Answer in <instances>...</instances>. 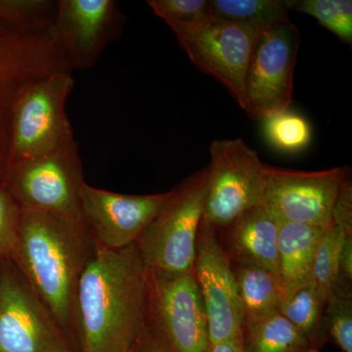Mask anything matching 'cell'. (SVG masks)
Listing matches in <instances>:
<instances>
[{"label":"cell","mask_w":352,"mask_h":352,"mask_svg":"<svg viewBox=\"0 0 352 352\" xmlns=\"http://www.w3.org/2000/svg\"><path fill=\"white\" fill-rule=\"evenodd\" d=\"M243 352H318L281 312L243 324Z\"/></svg>","instance_id":"19"},{"label":"cell","mask_w":352,"mask_h":352,"mask_svg":"<svg viewBox=\"0 0 352 352\" xmlns=\"http://www.w3.org/2000/svg\"><path fill=\"white\" fill-rule=\"evenodd\" d=\"M326 302L314 283L296 289L284 298L280 312L320 352L327 342L324 316Z\"/></svg>","instance_id":"21"},{"label":"cell","mask_w":352,"mask_h":352,"mask_svg":"<svg viewBox=\"0 0 352 352\" xmlns=\"http://www.w3.org/2000/svg\"><path fill=\"white\" fill-rule=\"evenodd\" d=\"M147 276L136 243L120 250L96 245L76 291L80 352H122L135 344L145 325Z\"/></svg>","instance_id":"1"},{"label":"cell","mask_w":352,"mask_h":352,"mask_svg":"<svg viewBox=\"0 0 352 352\" xmlns=\"http://www.w3.org/2000/svg\"><path fill=\"white\" fill-rule=\"evenodd\" d=\"M340 282L351 286L352 235H344L340 254Z\"/></svg>","instance_id":"29"},{"label":"cell","mask_w":352,"mask_h":352,"mask_svg":"<svg viewBox=\"0 0 352 352\" xmlns=\"http://www.w3.org/2000/svg\"><path fill=\"white\" fill-rule=\"evenodd\" d=\"M122 352H139V349H138V346H136V342H135V344H133V346L129 347V349H126V351H124Z\"/></svg>","instance_id":"32"},{"label":"cell","mask_w":352,"mask_h":352,"mask_svg":"<svg viewBox=\"0 0 352 352\" xmlns=\"http://www.w3.org/2000/svg\"><path fill=\"white\" fill-rule=\"evenodd\" d=\"M232 252L239 263L252 264L278 278L279 224L259 205L240 215L230 226Z\"/></svg>","instance_id":"17"},{"label":"cell","mask_w":352,"mask_h":352,"mask_svg":"<svg viewBox=\"0 0 352 352\" xmlns=\"http://www.w3.org/2000/svg\"><path fill=\"white\" fill-rule=\"evenodd\" d=\"M264 134L273 147L284 152L305 149L311 140V127L305 118L289 110L263 120Z\"/></svg>","instance_id":"24"},{"label":"cell","mask_w":352,"mask_h":352,"mask_svg":"<svg viewBox=\"0 0 352 352\" xmlns=\"http://www.w3.org/2000/svg\"><path fill=\"white\" fill-rule=\"evenodd\" d=\"M95 248L87 224L23 210L11 258L76 346V291Z\"/></svg>","instance_id":"2"},{"label":"cell","mask_w":352,"mask_h":352,"mask_svg":"<svg viewBox=\"0 0 352 352\" xmlns=\"http://www.w3.org/2000/svg\"><path fill=\"white\" fill-rule=\"evenodd\" d=\"M332 222L346 235H352V183L346 176L333 208Z\"/></svg>","instance_id":"28"},{"label":"cell","mask_w":352,"mask_h":352,"mask_svg":"<svg viewBox=\"0 0 352 352\" xmlns=\"http://www.w3.org/2000/svg\"><path fill=\"white\" fill-rule=\"evenodd\" d=\"M75 87L72 71H61L30 83L14 104L10 164L56 149L74 136L66 105Z\"/></svg>","instance_id":"7"},{"label":"cell","mask_w":352,"mask_h":352,"mask_svg":"<svg viewBox=\"0 0 352 352\" xmlns=\"http://www.w3.org/2000/svg\"><path fill=\"white\" fill-rule=\"evenodd\" d=\"M292 9L311 16L340 41L352 43L351 0H294Z\"/></svg>","instance_id":"25"},{"label":"cell","mask_w":352,"mask_h":352,"mask_svg":"<svg viewBox=\"0 0 352 352\" xmlns=\"http://www.w3.org/2000/svg\"><path fill=\"white\" fill-rule=\"evenodd\" d=\"M278 224V280L286 298L296 289L314 283L315 254L329 227Z\"/></svg>","instance_id":"16"},{"label":"cell","mask_w":352,"mask_h":352,"mask_svg":"<svg viewBox=\"0 0 352 352\" xmlns=\"http://www.w3.org/2000/svg\"><path fill=\"white\" fill-rule=\"evenodd\" d=\"M168 192L127 195L87 184L80 192L83 219L95 245L120 250L135 244L157 214Z\"/></svg>","instance_id":"15"},{"label":"cell","mask_w":352,"mask_h":352,"mask_svg":"<svg viewBox=\"0 0 352 352\" xmlns=\"http://www.w3.org/2000/svg\"><path fill=\"white\" fill-rule=\"evenodd\" d=\"M68 67L52 25L0 23V180L10 166L11 124L18 95L30 83Z\"/></svg>","instance_id":"3"},{"label":"cell","mask_w":352,"mask_h":352,"mask_svg":"<svg viewBox=\"0 0 352 352\" xmlns=\"http://www.w3.org/2000/svg\"><path fill=\"white\" fill-rule=\"evenodd\" d=\"M300 41V31L289 19L259 34L245 82L244 111L252 119L289 110Z\"/></svg>","instance_id":"11"},{"label":"cell","mask_w":352,"mask_h":352,"mask_svg":"<svg viewBox=\"0 0 352 352\" xmlns=\"http://www.w3.org/2000/svg\"><path fill=\"white\" fill-rule=\"evenodd\" d=\"M344 235L339 227L332 223L324 234L315 254L312 276L317 291L326 302L340 283V254Z\"/></svg>","instance_id":"22"},{"label":"cell","mask_w":352,"mask_h":352,"mask_svg":"<svg viewBox=\"0 0 352 352\" xmlns=\"http://www.w3.org/2000/svg\"><path fill=\"white\" fill-rule=\"evenodd\" d=\"M194 274L208 319L210 344L242 338V305L230 258L215 233L201 219L197 237Z\"/></svg>","instance_id":"13"},{"label":"cell","mask_w":352,"mask_h":352,"mask_svg":"<svg viewBox=\"0 0 352 352\" xmlns=\"http://www.w3.org/2000/svg\"><path fill=\"white\" fill-rule=\"evenodd\" d=\"M203 219L214 227L230 226L258 207L265 191V164L242 138L214 140L210 147Z\"/></svg>","instance_id":"10"},{"label":"cell","mask_w":352,"mask_h":352,"mask_svg":"<svg viewBox=\"0 0 352 352\" xmlns=\"http://www.w3.org/2000/svg\"><path fill=\"white\" fill-rule=\"evenodd\" d=\"M349 168L300 171L266 166L261 206L277 223L328 228L333 206Z\"/></svg>","instance_id":"12"},{"label":"cell","mask_w":352,"mask_h":352,"mask_svg":"<svg viewBox=\"0 0 352 352\" xmlns=\"http://www.w3.org/2000/svg\"><path fill=\"white\" fill-rule=\"evenodd\" d=\"M145 325L164 352H208L207 315L194 270L148 268Z\"/></svg>","instance_id":"6"},{"label":"cell","mask_w":352,"mask_h":352,"mask_svg":"<svg viewBox=\"0 0 352 352\" xmlns=\"http://www.w3.org/2000/svg\"><path fill=\"white\" fill-rule=\"evenodd\" d=\"M294 0H208V13L217 19L261 32L289 20Z\"/></svg>","instance_id":"20"},{"label":"cell","mask_w":352,"mask_h":352,"mask_svg":"<svg viewBox=\"0 0 352 352\" xmlns=\"http://www.w3.org/2000/svg\"><path fill=\"white\" fill-rule=\"evenodd\" d=\"M208 0H149L148 6L168 23H191L208 15Z\"/></svg>","instance_id":"27"},{"label":"cell","mask_w":352,"mask_h":352,"mask_svg":"<svg viewBox=\"0 0 352 352\" xmlns=\"http://www.w3.org/2000/svg\"><path fill=\"white\" fill-rule=\"evenodd\" d=\"M234 273L244 323L280 312L284 296L276 275L259 266L244 263H240Z\"/></svg>","instance_id":"18"},{"label":"cell","mask_w":352,"mask_h":352,"mask_svg":"<svg viewBox=\"0 0 352 352\" xmlns=\"http://www.w3.org/2000/svg\"><path fill=\"white\" fill-rule=\"evenodd\" d=\"M208 352H243L241 339L210 344Z\"/></svg>","instance_id":"31"},{"label":"cell","mask_w":352,"mask_h":352,"mask_svg":"<svg viewBox=\"0 0 352 352\" xmlns=\"http://www.w3.org/2000/svg\"><path fill=\"white\" fill-rule=\"evenodd\" d=\"M0 352H80L12 258H0Z\"/></svg>","instance_id":"8"},{"label":"cell","mask_w":352,"mask_h":352,"mask_svg":"<svg viewBox=\"0 0 352 352\" xmlns=\"http://www.w3.org/2000/svg\"><path fill=\"white\" fill-rule=\"evenodd\" d=\"M124 22L115 0H58L53 27L72 69L87 71L119 38Z\"/></svg>","instance_id":"14"},{"label":"cell","mask_w":352,"mask_h":352,"mask_svg":"<svg viewBox=\"0 0 352 352\" xmlns=\"http://www.w3.org/2000/svg\"><path fill=\"white\" fill-rule=\"evenodd\" d=\"M22 208L0 180V258H12L19 238Z\"/></svg>","instance_id":"26"},{"label":"cell","mask_w":352,"mask_h":352,"mask_svg":"<svg viewBox=\"0 0 352 352\" xmlns=\"http://www.w3.org/2000/svg\"><path fill=\"white\" fill-rule=\"evenodd\" d=\"M197 68L214 76L245 108V82L261 32L206 15L191 23L166 24Z\"/></svg>","instance_id":"9"},{"label":"cell","mask_w":352,"mask_h":352,"mask_svg":"<svg viewBox=\"0 0 352 352\" xmlns=\"http://www.w3.org/2000/svg\"><path fill=\"white\" fill-rule=\"evenodd\" d=\"M207 186L206 166L168 191L163 206L136 242L148 268L193 270Z\"/></svg>","instance_id":"4"},{"label":"cell","mask_w":352,"mask_h":352,"mask_svg":"<svg viewBox=\"0 0 352 352\" xmlns=\"http://www.w3.org/2000/svg\"><path fill=\"white\" fill-rule=\"evenodd\" d=\"M3 182L22 210L85 224L80 206L85 182L75 138L53 151L11 164Z\"/></svg>","instance_id":"5"},{"label":"cell","mask_w":352,"mask_h":352,"mask_svg":"<svg viewBox=\"0 0 352 352\" xmlns=\"http://www.w3.org/2000/svg\"><path fill=\"white\" fill-rule=\"evenodd\" d=\"M136 346L138 347L139 352H164L163 347L157 342L156 338L153 336L146 325L136 340Z\"/></svg>","instance_id":"30"},{"label":"cell","mask_w":352,"mask_h":352,"mask_svg":"<svg viewBox=\"0 0 352 352\" xmlns=\"http://www.w3.org/2000/svg\"><path fill=\"white\" fill-rule=\"evenodd\" d=\"M326 338L342 352H352L351 286L340 282L329 296L324 316Z\"/></svg>","instance_id":"23"}]
</instances>
